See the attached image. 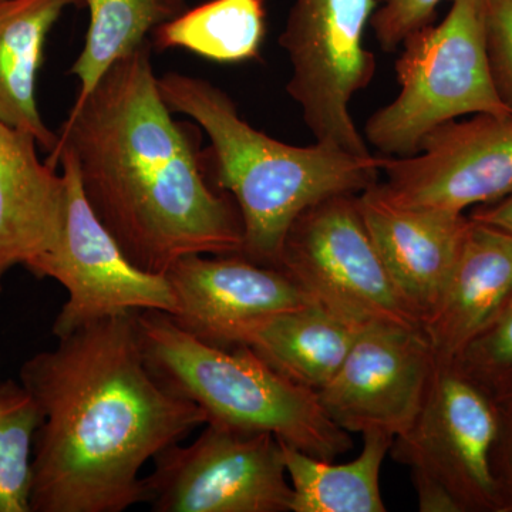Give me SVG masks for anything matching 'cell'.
Returning a JSON list of instances; mask_svg holds the SVG:
<instances>
[{"label":"cell","mask_w":512,"mask_h":512,"mask_svg":"<svg viewBox=\"0 0 512 512\" xmlns=\"http://www.w3.org/2000/svg\"><path fill=\"white\" fill-rule=\"evenodd\" d=\"M39 409L32 512H121L146 503L141 470L208 423L151 372L136 312L57 338L20 367Z\"/></svg>","instance_id":"1"},{"label":"cell","mask_w":512,"mask_h":512,"mask_svg":"<svg viewBox=\"0 0 512 512\" xmlns=\"http://www.w3.org/2000/svg\"><path fill=\"white\" fill-rule=\"evenodd\" d=\"M165 276L177 299L174 322L221 348L241 346L259 323L315 302L282 269L239 254L184 256Z\"/></svg>","instance_id":"13"},{"label":"cell","mask_w":512,"mask_h":512,"mask_svg":"<svg viewBox=\"0 0 512 512\" xmlns=\"http://www.w3.org/2000/svg\"><path fill=\"white\" fill-rule=\"evenodd\" d=\"M36 138L0 123V292L10 269L30 272L62 237L67 184Z\"/></svg>","instance_id":"15"},{"label":"cell","mask_w":512,"mask_h":512,"mask_svg":"<svg viewBox=\"0 0 512 512\" xmlns=\"http://www.w3.org/2000/svg\"><path fill=\"white\" fill-rule=\"evenodd\" d=\"M136 319L151 372L197 404L208 423L269 433L320 460L333 461L352 448L350 433L330 419L318 393L281 375L248 346L228 352L163 312L138 311Z\"/></svg>","instance_id":"4"},{"label":"cell","mask_w":512,"mask_h":512,"mask_svg":"<svg viewBox=\"0 0 512 512\" xmlns=\"http://www.w3.org/2000/svg\"><path fill=\"white\" fill-rule=\"evenodd\" d=\"M266 33L264 0H210L153 33L158 50L184 49L217 63L258 59Z\"/></svg>","instance_id":"21"},{"label":"cell","mask_w":512,"mask_h":512,"mask_svg":"<svg viewBox=\"0 0 512 512\" xmlns=\"http://www.w3.org/2000/svg\"><path fill=\"white\" fill-rule=\"evenodd\" d=\"M357 200L387 274L423 328L446 289L470 217L399 204L384 194L379 183L357 195Z\"/></svg>","instance_id":"14"},{"label":"cell","mask_w":512,"mask_h":512,"mask_svg":"<svg viewBox=\"0 0 512 512\" xmlns=\"http://www.w3.org/2000/svg\"><path fill=\"white\" fill-rule=\"evenodd\" d=\"M495 400H497L498 406L504 410V412L512 413V376L510 379L505 380L500 386L493 392Z\"/></svg>","instance_id":"27"},{"label":"cell","mask_w":512,"mask_h":512,"mask_svg":"<svg viewBox=\"0 0 512 512\" xmlns=\"http://www.w3.org/2000/svg\"><path fill=\"white\" fill-rule=\"evenodd\" d=\"M458 365L494 392L512 376V295L494 322L457 360Z\"/></svg>","instance_id":"23"},{"label":"cell","mask_w":512,"mask_h":512,"mask_svg":"<svg viewBox=\"0 0 512 512\" xmlns=\"http://www.w3.org/2000/svg\"><path fill=\"white\" fill-rule=\"evenodd\" d=\"M441 2L443 0H379L370 20L377 42L383 50L393 52L407 37L430 25Z\"/></svg>","instance_id":"25"},{"label":"cell","mask_w":512,"mask_h":512,"mask_svg":"<svg viewBox=\"0 0 512 512\" xmlns=\"http://www.w3.org/2000/svg\"><path fill=\"white\" fill-rule=\"evenodd\" d=\"M470 221L439 305L423 325L437 363L457 362L512 295V234Z\"/></svg>","instance_id":"16"},{"label":"cell","mask_w":512,"mask_h":512,"mask_svg":"<svg viewBox=\"0 0 512 512\" xmlns=\"http://www.w3.org/2000/svg\"><path fill=\"white\" fill-rule=\"evenodd\" d=\"M158 87L168 109L190 117L210 138L212 178L237 202L241 255L256 264L278 268L289 228L312 205L379 183L380 157L355 156L318 141L291 146L266 136L208 80L168 72L158 77Z\"/></svg>","instance_id":"3"},{"label":"cell","mask_w":512,"mask_h":512,"mask_svg":"<svg viewBox=\"0 0 512 512\" xmlns=\"http://www.w3.org/2000/svg\"><path fill=\"white\" fill-rule=\"evenodd\" d=\"M503 409L458 363H437L412 427L390 453L412 473L421 512L504 507L493 466Z\"/></svg>","instance_id":"6"},{"label":"cell","mask_w":512,"mask_h":512,"mask_svg":"<svg viewBox=\"0 0 512 512\" xmlns=\"http://www.w3.org/2000/svg\"><path fill=\"white\" fill-rule=\"evenodd\" d=\"M153 461L144 477L153 511H291L284 450L272 434L207 423L190 446L175 443Z\"/></svg>","instance_id":"10"},{"label":"cell","mask_w":512,"mask_h":512,"mask_svg":"<svg viewBox=\"0 0 512 512\" xmlns=\"http://www.w3.org/2000/svg\"><path fill=\"white\" fill-rule=\"evenodd\" d=\"M471 220L493 225L512 234V192L493 204L481 205L471 212Z\"/></svg>","instance_id":"26"},{"label":"cell","mask_w":512,"mask_h":512,"mask_svg":"<svg viewBox=\"0 0 512 512\" xmlns=\"http://www.w3.org/2000/svg\"><path fill=\"white\" fill-rule=\"evenodd\" d=\"M90 10L82 53L70 67L79 80L76 103L86 100L109 69L148 45L160 26L188 9L187 0H83Z\"/></svg>","instance_id":"20"},{"label":"cell","mask_w":512,"mask_h":512,"mask_svg":"<svg viewBox=\"0 0 512 512\" xmlns=\"http://www.w3.org/2000/svg\"><path fill=\"white\" fill-rule=\"evenodd\" d=\"M377 0H293L279 45L291 63L286 92L318 143L373 156L350 101L372 82L376 59L365 46Z\"/></svg>","instance_id":"7"},{"label":"cell","mask_w":512,"mask_h":512,"mask_svg":"<svg viewBox=\"0 0 512 512\" xmlns=\"http://www.w3.org/2000/svg\"><path fill=\"white\" fill-rule=\"evenodd\" d=\"M359 332L312 302L259 323L241 346L254 350L292 382L318 393L336 375Z\"/></svg>","instance_id":"18"},{"label":"cell","mask_w":512,"mask_h":512,"mask_svg":"<svg viewBox=\"0 0 512 512\" xmlns=\"http://www.w3.org/2000/svg\"><path fill=\"white\" fill-rule=\"evenodd\" d=\"M495 86L512 111V0H481Z\"/></svg>","instance_id":"24"},{"label":"cell","mask_w":512,"mask_h":512,"mask_svg":"<svg viewBox=\"0 0 512 512\" xmlns=\"http://www.w3.org/2000/svg\"><path fill=\"white\" fill-rule=\"evenodd\" d=\"M387 197L410 207L464 214L512 192V114H474L424 137L419 153L380 158Z\"/></svg>","instance_id":"11"},{"label":"cell","mask_w":512,"mask_h":512,"mask_svg":"<svg viewBox=\"0 0 512 512\" xmlns=\"http://www.w3.org/2000/svg\"><path fill=\"white\" fill-rule=\"evenodd\" d=\"M40 420L22 384H0V512H32L33 448Z\"/></svg>","instance_id":"22"},{"label":"cell","mask_w":512,"mask_h":512,"mask_svg":"<svg viewBox=\"0 0 512 512\" xmlns=\"http://www.w3.org/2000/svg\"><path fill=\"white\" fill-rule=\"evenodd\" d=\"M503 413L505 414V416L508 417V420L511 421V426H512V413L504 412V410H503ZM511 480H512V441H511Z\"/></svg>","instance_id":"28"},{"label":"cell","mask_w":512,"mask_h":512,"mask_svg":"<svg viewBox=\"0 0 512 512\" xmlns=\"http://www.w3.org/2000/svg\"><path fill=\"white\" fill-rule=\"evenodd\" d=\"M365 443L355 460L332 464L282 443L292 485V512H384L380 470L394 437L362 434Z\"/></svg>","instance_id":"19"},{"label":"cell","mask_w":512,"mask_h":512,"mask_svg":"<svg viewBox=\"0 0 512 512\" xmlns=\"http://www.w3.org/2000/svg\"><path fill=\"white\" fill-rule=\"evenodd\" d=\"M434 369L436 357L421 326H367L319 390V400L348 433L377 431L396 439L419 416Z\"/></svg>","instance_id":"12"},{"label":"cell","mask_w":512,"mask_h":512,"mask_svg":"<svg viewBox=\"0 0 512 512\" xmlns=\"http://www.w3.org/2000/svg\"><path fill=\"white\" fill-rule=\"evenodd\" d=\"M62 165L67 202L62 237L32 269L55 279L67 299L53 323L56 338L97 320L138 311L174 315L177 299L165 274L144 271L127 258L86 200L72 157L60 148L47 158Z\"/></svg>","instance_id":"9"},{"label":"cell","mask_w":512,"mask_h":512,"mask_svg":"<svg viewBox=\"0 0 512 512\" xmlns=\"http://www.w3.org/2000/svg\"><path fill=\"white\" fill-rule=\"evenodd\" d=\"M83 0H0V123L25 131L52 154L59 144L37 104V74L50 30Z\"/></svg>","instance_id":"17"},{"label":"cell","mask_w":512,"mask_h":512,"mask_svg":"<svg viewBox=\"0 0 512 512\" xmlns=\"http://www.w3.org/2000/svg\"><path fill=\"white\" fill-rule=\"evenodd\" d=\"M357 195L326 198L299 215L286 234L278 268L356 328H419L370 238Z\"/></svg>","instance_id":"8"},{"label":"cell","mask_w":512,"mask_h":512,"mask_svg":"<svg viewBox=\"0 0 512 512\" xmlns=\"http://www.w3.org/2000/svg\"><path fill=\"white\" fill-rule=\"evenodd\" d=\"M396 73L399 94L365 127L387 156H414L427 134L461 117L512 114L491 72L481 0H451L439 25L407 37Z\"/></svg>","instance_id":"5"},{"label":"cell","mask_w":512,"mask_h":512,"mask_svg":"<svg viewBox=\"0 0 512 512\" xmlns=\"http://www.w3.org/2000/svg\"><path fill=\"white\" fill-rule=\"evenodd\" d=\"M173 114L146 45L74 103L53 151L70 154L99 220L133 264L154 274L184 256L244 248L238 207L208 183L194 130Z\"/></svg>","instance_id":"2"}]
</instances>
